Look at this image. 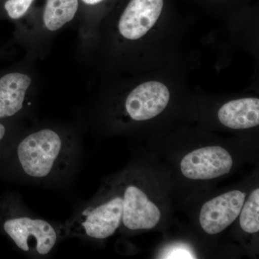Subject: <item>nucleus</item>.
<instances>
[{"label":"nucleus","instance_id":"obj_1","mask_svg":"<svg viewBox=\"0 0 259 259\" xmlns=\"http://www.w3.org/2000/svg\"><path fill=\"white\" fill-rule=\"evenodd\" d=\"M71 146L60 134L41 129L28 135L16 146L15 156L28 176L45 179L66 168Z\"/></svg>","mask_w":259,"mask_h":259},{"label":"nucleus","instance_id":"obj_2","mask_svg":"<svg viewBox=\"0 0 259 259\" xmlns=\"http://www.w3.org/2000/svg\"><path fill=\"white\" fill-rule=\"evenodd\" d=\"M0 231L19 249L37 256L49 254L59 239V233L51 223L17 214L7 200L0 201Z\"/></svg>","mask_w":259,"mask_h":259},{"label":"nucleus","instance_id":"obj_3","mask_svg":"<svg viewBox=\"0 0 259 259\" xmlns=\"http://www.w3.org/2000/svg\"><path fill=\"white\" fill-rule=\"evenodd\" d=\"M123 199L112 197L103 203L88 206L66 226L69 236L105 239L112 236L122 223Z\"/></svg>","mask_w":259,"mask_h":259},{"label":"nucleus","instance_id":"obj_4","mask_svg":"<svg viewBox=\"0 0 259 259\" xmlns=\"http://www.w3.org/2000/svg\"><path fill=\"white\" fill-rule=\"evenodd\" d=\"M233 163L231 155L225 148L208 146L185 156L181 162V170L190 180H212L229 173Z\"/></svg>","mask_w":259,"mask_h":259},{"label":"nucleus","instance_id":"obj_5","mask_svg":"<svg viewBox=\"0 0 259 259\" xmlns=\"http://www.w3.org/2000/svg\"><path fill=\"white\" fill-rule=\"evenodd\" d=\"M246 194L233 190L211 199L202 206L199 223L209 234L222 232L236 221L245 202Z\"/></svg>","mask_w":259,"mask_h":259},{"label":"nucleus","instance_id":"obj_6","mask_svg":"<svg viewBox=\"0 0 259 259\" xmlns=\"http://www.w3.org/2000/svg\"><path fill=\"white\" fill-rule=\"evenodd\" d=\"M169 99V91L163 83L148 81L141 83L129 94L126 99L125 110L133 120H149L164 110Z\"/></svg>","mask_w":259,"mask_h":259},{"label":"nucleus","instance_id":"obj_7","mask_svg":"<svg viewBox=\"0 0 259 259\" xmlns=\"http://www.w3.org/2000/svg\"><path fill=\"white\" fill-rule=\"evenodd\" d=\"M163 7V0H131L119 20V32L128 40L144 36L157 21Z\"/></svg>","mask_w":259,"mask_h":259},{"label":"nucleus","instance_id":"obj_8","mask_svg":"<svg viewBox=\"0 0 259 259\" xmlns=\"http://www.w3.org/2000/svg\"><path fill=\"white\" fill-rule=\"evenodd\" d=\"M122 222L127 229H151L159 222L161 212L139 187L130 185L124 191Z\"/></svg>","mask_w":259,"mask_h":259},{"label":"nucleus","instance_id":"obj_9","mask_svg":"<svg viewBox=\"0 0 259 259\" xmlns=\"http://www.w3.org/2000/svg\"><path fill=\"white\" fill-rule=\"evenodd\" d=\"M31 81L29 75L19 71L0 75V120H9L23 110Z\"/></svg>","mask_w":259,"mask_h":259},{"label":"nucleus","instance_id":"obj_10","mask_svg":"<svg viewBox=\"0 0 259 259\" xmlns=\"http://www.w3.org/2000/svg\"><path fill=\"white\" fill-rule=\"evenodd\" d=\"M223 125L232 129H247L259 124V100L243 98L227 102L218 111Z\"/></svg>","mask_w":259,"mask_h":259},{"label":"nucleus","instance_id":"obj_11","mask_svg":"<svg viewBox=\"0 0 259 259\" xmlns=\"http://www.w3.org/2000/svg\"><path fill=\"white\" fill-rule=\"evenodd\" d=\"M79 0H47L44 9V26L49 31L60 30L70 23L77 13Z\"/></svg>","mask_w":259,"mask_h":259},{"label":"nucleus","instance_id":"obj_12","mask_svg":"<svg viewBox=\"0 0 259 259\" xmlns=\"http://www.w3.org/2000/svg\"><path fill=\"white\" fill-rule=\"evenodd\" d=\"M240 216L242 229L248 233L259 231V189L250 194L249 198L243 204Z\"/></svg>","mask_w":259,"mask_h":259},{"label":"nucleus","instance_id":"obj_13","mask_svg":"<svg viewBox=\"0 0 259 259\" xmlns=\"http://www.w3.org/2000/svg\"><path fill=\"white\" fill-rule=\"evenodd\" d=\"M34 0H7L4 4L5 13L11 20L23 18L30 9Z\"/></svg>","mask_w":259,"mask_h":259},{"label":"nucleus","instance_id":"obj_14","mask_svg":"<svg viewBox=\"0 0 259 259\" xmlns=\"http://www.w3.org/2000/svg\"><path fill=\"white\" fill-rule=\"evenodd\" d=\"M161 258H196L192 250L187 245L177 244L168 247L163 251Z\"/></svg>","mask_w":259,"mask_h":259},{"label":"nucleus","instance_id":"obj_15","mask_svg":"<svg viewBox=\"0 0 259 259\" xmlns=\"http://www.w3.org/2000/svg\"><path fill=\"white\" fill-rule=\"evenodd\" d=\"M9 120H0V148L9 141L10 126Z\"/></svg>","mask_w":259,"mask_h":259},{"label":"nucleus","instance_id":"obj_16","mask_svg":"<svg viewBox=\"0 0 259 259\" xmlns=\"http://www.w3.org/2000/svg\"><path fill=\"white\" fill-rule=\"evenodd\" d=\"M84 4L88 5H95L102 3L104 0H81Z\"/></svg>","mask_w":259,"mask_h":259}]
</instances>
